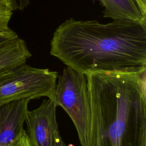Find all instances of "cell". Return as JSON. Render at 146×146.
<instances>
[{
    "label": "cell",
    "instance_id": "6da1fadb",
    "mask_svg": "<svg viewBox=\"0 0 146 146\" xmlns=\"http://www.w3.org/2000/svg\"><path fill=\"white\" fill-rule=\"evenodd\" d=\"M50 54L79 72L146 67V23L70 18L54 31Z\"/></svg>",
    "mask_w": 146,
    "mask_h": 146
},
{
    "label": "cell",
    "instance_id": "7a4b0ae2",
    "mask_svg": "<svg viewBox=\"0 0 146 146\" xmlns=\"http://www.w3.org/2000/svg\"><path fill=\"white\" fill-rule=\"evenodd\" d=\"M84 74L91 109L87 146H146V67Z\"/></svg>",
    "mask_w": 146,
    "mask_h": 146
},
{
    "label": "cell",
    "instance_id": "3957f363",
    "mask_svg": "<svg viewBox=\"0 0 146 146\" xmlns=\"http://www.w3.org/2000/svg\"><path fill=\"white\" fill-rule=\"evenodd\" d=\"M58 78L53 92L48 98L66 112L74 124L81 146H87L91 109L86 76L67 66Z\"/></svg>",
    "mask_w": 146,
    "mask_h": 146
},
{
    "label": "cell",
    "instance_id": "277c9868",
    "mask_svg": "<svg viewBox=\"0 0 146 146\" xmlns=\"http://www.w3.org/2000/svg\"><path fill=\"white\" fill-rule=\"evenodd\" d=\"M58 74L26 63L0 75V105L21 99L49 98L56 86Z\"/></svg>",
    "mask_w": 146,
    "mask_h": 146
},
{
    "label": "cell",
    "instance_id": "5b68a950",
    "mask_svg": "<svg viewBox=\"0 0 146 146\" xmlns=\"http://www.w3.org/2000/svg\"><path fill=\"white\" fill-rule=\"evenodd\" d=\"M56 104L51 99H44L36 108L27 111L25 123L33 146H53L55 132L58 129Z\"/></svg>",
    "mask_w": 146,
    "mask_h": 146
},
{
    "label": "cell",
    "instance_id": "8992f818",
    "mask_svg": "<svg viewBox=\"0 0 146 146\" xmlns=\"http://www.w3.org/2000/svg\"><path fill=\"white\" fill-rule=\"evenodd\" d=\"M30 99H21L0 105V146H9L25 131Z\"/></svg>",
    "mask_w": 146,
    "mask_h": 146
},
{
    "label": "cell",
    "instance_id": "52a82bcc",
    "mask_svg": "<svg viewBox=\"0 0 146 146\" xmlns=\"http://www.w3.org/2000/svg\"><path fill=\"white\" fill-rule=\"evenodd\" d=\"M98 1L104 8V17L116 21L146 23V14L137 0Z\"/></svg>",
    "mask_w": 146,
    "mask_h": 146
},
{
    "label": "cell",
    "instance_id": "ba28073f",
    "mask_svg": "<svg viewBox=\"0 0 146 146\" xmlns=\"http://www.w3.org/2000/svg\"><path fill=\"white\" fill-rule=\"evenodd\" d=\"M25 41L19 36L0 47V75L26 63L31 57Z\"/></svg>",
    "mask_w": 146,
    "mask_h": 146
},
{
    "label": "cell",
    "instance_id": "9c48e42d",
    "mask_svg": "<svg viewBox=\"0 0 146 146\" xmlns=\"http://www.w3.org/2000/svg\"><path fill=\"white\" fill-rule=\"evenodd\" d=\"M13 11L8 0H0V32H7L12 30L9 24Z\"/></svg>",
    "mask_w": 146,
    "mask_h": 146
},
{
    "label": "cell",
    "instance_id": "30bf717a",
    "mask_svg": "<svg viewBox=\"0 0 146 146\" xmlns=\"http://www.w3.org/2000/svg\"><path fill=\"white\" fill-rule=\"evenodd\" d=\"M9 146H33V145L26 131L25 130Z\"/></svg>",
    "mask_w": 146,
    "mask_h": 146
},
{
    "label": "cell",
    "instance_id": "8fae6325",
    "mask_svg": "<svg viewBox=\"0 0 146 146\" xmlns=\"http://www.w3.org/2000/svg\"><path fill=\"white\" fill-rule=\"evenodd\" d=\"M17 37H18V35L13 30L7 32H0V47Z\"/></svg>",
    "mask_w": 146,
    "mask_h": 146
},
{
    "label": "cell",
    "instance_id": "7c38bea8",
    "mask_svg": "<svg viewBox=\"0 0 146 146\" xmlns=\"http://www.w3.org/2000/svg\"><path fill=\"white\" fill-rule=\"evenodd\" d=\"M8 1L13 11L23 10L29 6L30 2V0H8Z\"/></svg>",
    "mask_w": 146,
    "mask_h": 146
},
{
    "label": "cell",
    "instance_id": "4fadbf2b",
    "mask_svg": "<svg viewBox=\"0 0 146 146\" xmlns=\"http://www.w3.org/2000/svg\"><path fill=\"white\" fill-rule=\"evenodd\" d=\"M53 146H66L60 135L58 129L55 132L54 135Z\"/></svg>",
    "mask_w": 146,
    "mask_h": 146
},
{
    "label": "cell",
    "instance_id": "5bb4252c",
    "mask_svg": "<svg viewBox=\"0 0 146 146\" xmlns=\"http://www.w3.org/2000/svg\"><path fill=\"white\" fill-rule=\"evenodd\" d=\"M142 11L146 14V0H137Z\"/></svg>",
    "mask_w": 146,
    "mask_h": 146
},
{
    "label": "cell",
    "instance_id": "9a60e30c",
    "mask_svg": "<svg viewBox=\"0 0 146 146\" xmlns=\"http://www.w3.org/2000/svg\"><path fill=\"white\" fill-rule=\"evenodd\" d=\"M67 146H75V145H73V144H68Z\"/></svg>",
    "mask_w": 146,
    "mask_h": 146
}]
</instances>
